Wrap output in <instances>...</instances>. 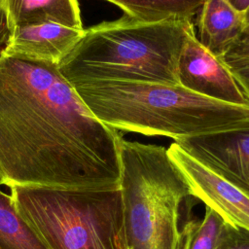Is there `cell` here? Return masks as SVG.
<instances>
[{"label":"cell","instance_id":"obj_12","mask_svg":"<svg viewBox=\"0 0 249 249\" xmlns=\"http://www.w3.org/2000/svg\"><path fill=\"white\" fill-rule=\"evenodd\" d=\"M124 14L143 22L193 19L204 0H106Z\"/></svg>","mask_w":249,"mask_h":249},{"label":"cell","instance_id":"obj_17","mask_svg":"<svg viewBox=\"0 0 249 249\" xmlns=\"http://www.w3.org/2000/svg\"><path fill=\"white\" fill-rule=\"evenodd\" d=\"M12 31L9 25L8 16L4 5V0H0V56L10 42Z\"/></svg>","mask_w":249,"mask_h":249},{"label":"cell","instance_id":"obj_11","mask_svg":"<svg viewBox=\"0 0 249 249\" xmlns=\"http://www.w3.org/2000/svg\"><path fill=\"white\" fill-rule=\"evenodd\" d=\"M11 31L45 22L84 28L78 0H4Z\"/></svg>","mask_w":249,"mask_h":249},{"label":"cell","instance_id":"obj_7","mask_svg":"<svg viewBox=\"0 0 249 249\" xmlns=\"http://www.w3.org/2000/svg\"><path fill=\"white\" fill-rule=\"evenodd\" d=\"M178 81L183 88L202 96L238 106H249L230 68L192 34L178 59Z\"/></svg>","mask_w":249,"mask_h":249},{"label":"cell","instance_id":"obj_3","mask_svg":"<svg viewBox=\"0 0 249 249\" xmlns=\"http://www.w3.org/2000/svg\"><path fill=\"white\" fill-rule=\"evenodd\" d=\"M194 33L193 19L143 22L124 14L85 29L57 68L72 87L107 82L176 86L180 53Z\"/></svg>","mask_w":249,"mask_h":249},{"label":"cell","instance_id":"obj_15","mask_svg":"<svg viewBox=\"0 0 249 249\" xmlns=\"http://www.w3.org/2000/svg\"><path fill=\"white\" fill-rule=\"evenodd\" d=\"M228 67L249 65V24L221 58Z\"/></svg>","mask_w":249,"mask_h":249},{"label":"cell","instance_id":"obj_14","mask_svg":"<svg viewBox=\"0 0 249 249\" xmlns=\"http://www.w3.org/2000/svg\"><path fill=\"white\" fill-rule=\"evenodd\" d=\"M224 224V219L217 212L205 206L202 219H190L185 225L181 249H215Z\"/></svg>","mask_w":249,"mask_h":249},{"label":"cell","instance_id":"obj_16","mask_svg":"<svg viewBox=\"0 0 249 249\" xmlns=\"http://www.w3.org/2000/svg\"><path fill=\"white\" fill-rule=\"evenodd\" d=\"M215 249H249V231L225 222Z\"/></svg>","mask_w":249,"mask_h":249},{"label":"cell","instance_id":"obj_2","mask_svg":"<svg viewBox=\"0 0 249 249\" xmlns=\"http://www.w3.org/2000/svg\"><path fill=\"white\" fill-rule=\"evenodd\" d=\"M72 88L98 120L116 130L178 141L249 128V106L220 102L180 85L107 82Z\"/></svg>","mask_w":249,"mask_h":249},{"label":"cell","instance_id":"obj_10","mask_svg":"<svg viewBox=\"0 0 249 249\" xmlns=\"http://www.w3.org/2000/svg\"><path fill=\"white\" fill-rule=\"evenodd\" d=\"M197 15V40L222 58L243 32L246 26L244 14L235 10L228 0H204Z\"/></svg>","mask_w":249,"mask_h":249},{"label":"cell","instance_id":"obj_4","mask_svg":"<svg viewBox=\"0 0 249 249\" xmlns=\"http://www.w3.org/2000/svg\"><path fill=\"white\" fill-rule=\"evenodd\" d=\"M120 189L129 249H181L183 219L196 198L167 149L120 140Z\"/></svg>","mask_w":249,"mask_h":249},{"label":"cell","instance_id":"obj_9","mask_svg":"<svg viewBox=\"0 0 249 249\" xmlns=\"http://www.w3.org/2000/svg\"><path fill=\"white\" fill-rule=\"evenodd\" d=\"M85 28L45 22L16 29L2 54L58 64L76 46Z\"/></svg>","mask_w":249,"mask_h":249},{"label":"cell","instance_id":"obj_19","mask_svg":"<svg viewBox=\"0 0 249 249\" xmlns=\"http://www.w3.org/2000/svg\"><path fill=\"white\" fill-rule=\"evenodd\" d=\"M228 2L242 14H245L249 10V0H228Z\"/></svg>","mask_w":249,"mask_h":249},{"label":"cell","instance_id":"obj_13","mask_svg":"<svg viewBox=\"0 0 249 249\" xmlns=\"http://www.w3.org/2000/svg\"><path fill=\"white\" fill-rule=\"evenodd\" d=\"M0 249H47L18 213L12 196L1 190Z\"/></svg>","mask_w":249,"mask_h":249},{"label":"cell","instance_id":"obj_18","mask_svg":"<svg viewBox=\"0 0 249 249\" xmlns=\"http://www.w3.org/2000/svg\"><path fill=\"white\" fill-rule=\"evenodd\" d=\"M238 86L249 99V65L239 67H229Z\"/></svg>","mask_w":249,"mask_h":249},{"label":"cell","instance_id":"obj_8","mask_svg":"<svg viewBox=\"0 0 249 249\" xmlns=\"http://www.w3.org/2000/svg\"><path fill=\"white\" fill-rule=\"evenodd\" d=\"M174 142L199 162L249 190V128L226 130Z\"/></svg>","mask_w":249,"mask_h":249},{"label":"cell","instance_id":"obj_6","mask_svg":"<svg viewBox=\"0 0 249 249\" xmlns=\"http://www.w3.org/2000/svg\"><path fill=\"white\" fill-rule=\"evenodd\" d=\"M194 196L217 212L226 223L249 231V190L199 162L173 142L167 148Z\"/></svg>","mask_w":249,"mask_h":249},{"label":"cell","instance_id":"obj_5","mask_svg":"<svg viewBox=\"0 0 249 249\" xmlns=\"http://www.w3.org/2000/svg\"><path fill=\"white\" fill-rule=\"evenodd\" d=\"M10 188L18 213L47 249H129L120 187Z\"/></svg>","mask_w":249,"mask_h":249},{"label":"cell","instance_id":"obj_1","mask_svg":"<svg viewBox=\"0 0 249 249\" xmlns=\"http://www.w3.org/2000/svg\"><path fill=\"white\" fill-rule=\"evenodd\" d=\"M118 130L98 120L57 65L0 56L4 184L75 190L120 187Z\"/></svg>","mask_w":249,"mask_h":249},{"label":"cell","instance_id":"obj_21","mask_svg":"<svg viewBox=\"0 0 249 249\" xmlns=\"http://www.w3.org/2000/svg\"><path fill=\"white\" fill-rule=\"evenodd\" d=\"M2 184H4V179H3V177H2V175L0 173V185H2Z\"/></svg>","mask_w":249,"mask_h":249},{"label":"cell","instance_id":"obj_20","mask_svg":"<svg viewBox=\"0 0 249 249\" xmlns=\"http://www.w3.org/2000/svg\"><path fill=\"white\" fill-rule=\"evenodd\" d=\"M244 16H245V23H246V25H248L249 24V10L244 14Z\"/></svg>","mask_w":249,"mask_h":249}]
</instances>
